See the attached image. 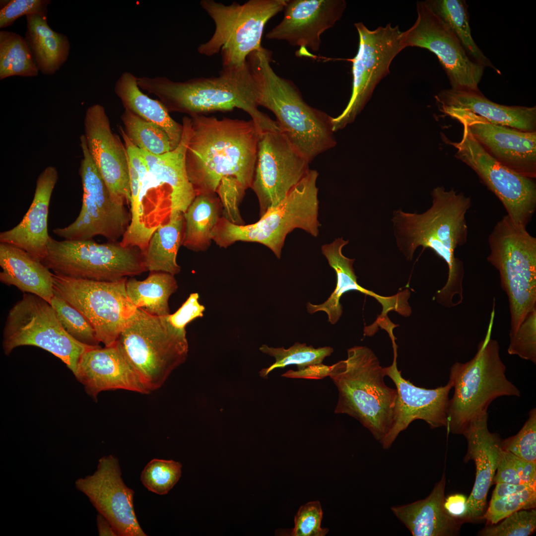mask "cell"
Segmentation results:
<instances>
[{
    "instance_id": "obj_1",
    "label": "cell",
    "mask_w": 536,
    "mask_h": 536,
    "mask_svg": "<svg viewBox=\"0 0 536 536\" xmlns=\"http://www.w3.org/2000/svg\"><path fill=\"white\" fill-rule=\"evenodd\" d=\"M186 155L188 179L196 195L216 194L221 182L234 180L251 187L260 131L246 121L193 115Z\"/></svg>"
},
{
    "instance_id": "obj_2",
    "label": "cell",
    "mask_w": 536,
    "mask_h": 536,
    "mask_svg": "<svg viewBox=\"0 0 536 536\" xmlns=\"http://www.w3.org/2000/svg\"><path fill=\"white\" fill-rule=\"evenodd\" d=\"M432 205L422 213L395 210L392 218L394 234L400 251L411 260L419 247L430 248L441 258L448 267L444 286L436 292L441 300L452 303L456 296L463 299V262L455 256L456 249L467 241L468 227L466 219L471 199L454 189L437 187L431 192Z\"/></svg>"
},
{
    "instance_id": "obj_3",
    "label": "cell",
    "mask_w": 536,
    "mask_h": 536,
    "mask_svg": "<svg viewBox=\"0 0 536 536\" xmlns=\"http://www.w3.org/2000/svg\"><path fill=\"white\" fill-rule=\"evenodd\" d=\"M137 84L157 96L169 112L205 115L238 108L250 116L261 132L279 130L276 122L258 109V87L248 63L241 68H222L217 76L181 82L144 76L138 77Z\"/></svg>"
},
{
    "instance_id": "obj_4",
    "label": "cell",
    "mask_w": 536,
    "mask_h": 536,
    "mask_svg": "<svg viewBox=\"0 0 536 536\" xmlns=\"http://www.w3.org/2000/svg\"><path fill=\"white\" fill-rule=\"evenodd\" d=\"M271 56L262 47L247 58L259 89V106L274 114L280 132L311 162L336 145L332 117L309 105L293 82L275 72Z\"/></svg>"
},
{
    "instance_id": "obj_5",
    "label": "cell",
    "mask_w": 536,
    "mask_h": 536,
    "mask_svg": "<svg viewBox=\"0 0 536 536\" xmlns=\"http://www.w3.org/2000/svg\"><path fill=\"white\" fill-rule=\"evenodd\" d=\"M386 376L374 352L362 346L348 349L347 359L330 366L329 374L338 392L334 412L357 419L380 443L393 426L398 397Z\"/></svg>"
},
{
    "instance_id": "obj_6",
    "label": "cell",
    "mask_w": 536,
    "mask_h": 536,
    "mask_svg": "<svg viewBox=\"0 0 536 536\" xmlns=\"http://www.w3.org/2000/svg\"><path fill=\"white\" fill-rule=\"evenodd\" d=\"M493 310L484 338L474 356L466 363L451 367L449 381L454 388L449 400L446 427L448 432L462 434L473 420L487 413L490 404L502 396L520 397V392L506 375V366L498 342L491 338Z\"/></svg>"
},
{
    "instance_id": "obj_7",
    "label": "cell",
    "mask_w": 536,
    "mask_h": 536,
    "mask_svg": "<svg viewBox=\"0 0 536 536\" xmlns=\"http://www.w3.org/2000/svg\"><path fill=\"white\" fill-rule=\"evenodd\" d=\"M181 141L174 149L154 155L140 149L147 168L137 172L139 194L134 211L155 231L172 214L184 213L196 196L187 173L185 155L191 133L190 117L182 119Z\"/></svg>"
},
{
    "instance_id": "obj_8",
    "label": "cell",
    "mask_w": 536,
    "mask_h": 536,
    "mask_svg": "<svg viewBox=\"0 0 536 536\" xmlns=\"http://www.w3.org/2000/svg\"><path fill=\"white\" fill-rule=\"evenodd\" d=\"M488 242L487 260L498 271L508 297L510 336L536 307V238L506 215L496 223Z\"/></svg>"
},
{
    "instance_id": "obj_9",
    "label": "cell",
    "mask_w": 536,
    "mask_h": 536,
    "mask_svg": "<svg viewBox=\"0 0 536 536\" xmlns=\"http://www.w3.org/2000/svg\"><path fill=\"white\" fill-rule=\"evenodd\" d=\"M288 0H250L240 4L225 5L202 0L201 7L213 20L215 30L198 52L210 57L220 53L222 68H241L247 58L261 46L264 28L272 17L283 10Z\"/></svg>"
},
{
    "instance_id": "obj_10",
    "label": "cell",
    "mask_w": 536,
    "mask_h": 536,
    "mask_svg": "<svg viewBox=\"0 0 536 536\" xmlns=\"http://www.w3.org/2000/svg\"><path fill=\"white\" fill-rule=\"evenodd\" d=\"M117 342L150 392L160 388L187 358L186 329H178L167 316L137 310Z\"/></svg>"
},
{
    "instance_id": "obj_11",
    "label": "cell",
    "mask_w": 536,
    "mask_h": 536,
    "mask_svg": "<svg viewBox=\"0 0 536 536\" xmlns=\"http://www.w3.org/2000/svg\"><path fill=\"white\" fill-rule=\"evenodd\" d=\"M42 262L54 273L98 281H115L147 271L137 247L93 239L59 241L50 236Z\"/></svg>"
},
{
    "instance_id": "obj_12",
    "label": "cell",
    "mask_w": 536,
    "mask_h": 536,
    "mask_svg": "<svg viewBox=\"0 0 536 536\" xmlns=\"http://www.w3.org/2000/svg\"><path fill=\"white\" fill-rule=\"evenodd\" d=\"M24 345L37 346L50 352L73 375L82 355L98 347L74 339L64 329L50 303L30 293L24 294L9 310L2 333V346L5 355Z\"/></svg>"
},
{
    "instance_id": "obj_13",
    "label": "cell",
    "mask_w": 536,
    "mask_h": 536,
    "mask_svg": "<svg viewBox=\"0 0 536 536\" xmlns=\"http://www.w3.org/2000/svg\"><path fill=\"white\" fill-rule=\"evenodd\" d=\"M53 275L54 294L87 318L100 342L114 345L137 309L128 298L127 277L107 281Z\"/></svg>"
},
{
    "instance_id": "obj_14",
    "label": "cell",
    "mask_w": 536,
    "mask_h": 536,
    "mask_svg": "<svg viewBox=\"0 0 536 536\" xmlns=\"http://www.w3.org/2000/svg\"><path fill=\"white\" fill-rule=\"evenodd\" d=\"M354 26L359 35V46L352 63V92L348 103L337 117H332L334 132L353 122L370 99L377 85L390 73L394 59L404 47L398 25L391 23L369 30L362 22Z\"/></svg>"
},
{
    "instance_id": "obj_15",
    "label": "cell",
    "mask_w": 536,
    "mask_h": 536,
    "mask_svg": "<svg viewBox=\"0 0 536 536\" xmlns=\"http://www.w3.org/2000/svg\"><path fill=\"white\" fill-rule=\"evenodd\" d=\"M82 153L79 173L83 189L82 203L75 220L64 227L53 229L57 236L69 240H91L102 236L108 242L123 237L131 221L125 205L114 202L88 150L83 134L79 137Z\"/></svg>"
},
{
    "instance_id": "obj_16",
    "label": "cell",
    "mask_w": 536,
    "mask_h": 536,
    "mask_svg": "<svg viewBox=\"0 0 536 536\" xmlns=\"http://www.w3.org/2000/svg\"><path fill=\"white\" fill-rule=\"evenodd\" d=\"M459 142L445 138L457 149V158L471 168L499 199L507 215L516 223L527 227L536 209V184L503 166L492 157L474 138L467 125Z\"/></svg>"
},
{
    "instance_id": "obj_17",
    "label": "cell",
    "mask_w": 536,
    "mask_h": 536,
    "mask_svg": "<svg viewBox=\"0 0 536 536\" xmlns=\"http://www.w3.org/2000/svg\"><path fill=\"white\" fill-rule=\"evenodd\" d=\"M417 18L402 33L405 48L417 47L434 54L445 70L451 89L480 92L484 68L468 55L451 28L426 3L416 2Z\"/></svg>"
},
{
    "instance_id": "obj_18",
    "label": "cell",
    "mask_w": 536,
    "mask_h": 536,
    "mask_svg": "<svg viewBox=\"0 0 536 536\" xmlns=\"http://www.w3.org/2000/svg\"><path fill=\"white\" fill-rule=\"evenodd\" d=\"M310 163L280 130L260 133L251 187L260 216L284 199L310 170Z\"/></svg>"
},
{
    "instance_id": "obj_19",
    "label": "cell",
    "mask_w": 536,
    "mask_h": 536,
    "mask_svg": "<svg viewBox=\"0 0 536 536\" xmlns=\"http://www.w3.org/2000/svg\"><path fill=\"white\" fill-rule=\"evenodd\" d=\"M121 475L118 459L110 455L99 460L92 474L77 479L74 485L110 522L118 536H146L135 513L134 491L124 483Z\"/></svg>"
},
{
    "instance_id": "obj_20",
    "label": "cell",
    "mask_w": 536,
    "mask_h": 536,
    "mask_svg": "<svg viewBox=\"0 0 536 536\" xmlns=\"http://www.w3.org/2000/svg\"><path fill=\"white\" fill-rule=\"evenodd\" d=\"M84 135L91 158L115 203L130 205L129 160L125 145L114 133L104 107H89L84 119Z\"/></svg>"
},
{
    "instance_id": "obj_21",
    "label": "cell",
    "mask_w": 536,
    "mask_h": 536,
    "mask_svg": "<svg viewBox=\"0 0 536 536\" xmlns=\"http://www.w3.org/2000/svg\"><path fill=\"white\" fill-rule=\"evenodd\" d=\"M397 358V351L394 350L392 364L384 368L398 393L393 426L380 442L385 449H389L399 434L414 420H424L432 428L446 427L449 394L453 388L450 381L444 386L432 389L415 386L402 377Z\"/></svg>"
},
{
    "instance_id": "obj_22",
    "label": "cell",
    "mask_w": 536,
    "mask_h": 536,
    "mask_svg": "<svg viewBox=\"0 0 536 536\" xmlns=\"http://www.w3.org/2000/svg\"><path fill=\"white\" fill-rule=\"evenodd\" d=\"M346 7L344 0H288L283 19L266 37L318 52L321 35L341 18Z\"/></svg>"
},
{
    "instance_id": "obj_23",
    "label": "cell",
    "mask_w": 536,
    "mask_h": 536,
    "mask_svg": "<svg viewBox=\"0 0 536 536\" xmlns=\"http://www.w3.org/2000/svg\"><path fill=\"white\" fill-rule=\"evenodd\" d=\"M484 150L501 164L517 173L536 177V131L525 132L490 123L481 118H460Z\"/></svg>"
},
{
    "instance_id": "obj_24",
    "label": "cell",
    "mask_w": 536,
    "mask_h": 536,
    "mask_svg": "<svg viewBox=\"0 0 536 536\" xmlns=\"http://www.w3.org/2000/svg\"><path fill=\"white\" fill-rule=\"evenodd\" d=\"M74 375L94 399L108 390L150 392L117 342L110 346H99L85 351Z\"/></svg>"
},
{
    "instance_id": "obj_25",
    "label": "cell",
    "mask_w": 536,
    "mask_h": 536,
    "mask_svg": "<svg viewBox=\"0 0 536 536\" xmlns=\"http://www.w3.org/2000/svg\"><path fill=\"white\" fill-rule=\"evenodd\" d=\"M439 110L458 120L476 116L492 124L525 132L536 131V107L506 106L496 103L480 92L441 91L435 96Z\"/></svg>"
},
{
    "instance_id": "obj_26",
    "label": "cell",
    "mask_w": 536,
    "mask_h": 536,
    "mask_svg": "<svg viewBox=\"0 0 536 536\" xmlns=\"http://www.w3.org/2000/svg\"><path fill=\"white\" fill-rule=\"evenodd\" d=\"M348 242V240H345L342 238H337L332 243L322 246V254L336 273V284L335 290L324 303L314 305L308 302V313L312 314L324 311L328 315L329 322L335 324L342 313L340 298L345 292L355 290L374 297L382 305L383 311L379 316L381 317H387L388 313L391 311H395L403 316L406 315L410 307L407 303L408 295L406 291L395 296L385 297L367 290L357 283V276L352 266L355 259L346 257L342 252V248Z\"/></svg>"
},
{
    "instance_id": "obj_27",
    "label": "cell",
    "mask_w": 536,
    "mask_h": 536,
    "mask_svg": "<svg viewBox=\"0 0 536 536\" xmlns=\"http://www.w3.org/2000/svg\"><path fill=\"white\" fill-rule=\"evenodd\" d=\"M58 178V170L54 166H48L42 171L27 212L17 225L0 233V243L22 249L42 262L47 255L50 237L48 231L50 200Z\"/></svg>"
},
{
    "instance_id": "obj_28",
    "label": "cell",
    "mask_w": 536,
    "mask_h": 536,
    "mask_svg": "<svg viewBox=\"0 0 536 536\" xmlns=\"http://www.w3.org/2000/svg\"><path fill=\"white\" fill-rule=\"evenodd\" d=\"M488 413L476 418L462 434L468 442V459L474 461L476 476L472 491L467 498L466 518L478 519L484 514L488 491L497 469L501 440L497 434L489 432Z\"/></svg>"
},
{
    "instance_id": "obj_29",
    "label": "cell",
    "mask_w": 536,
    "mask_h": 536,
    "mask_svg": "<svg viewBox=\"0 0 536 536\" xmlns=\"http://www.w3.org/2000/svg\"><path fill=\"white\" fill-rule=\"evenodd\" d=\"M445 485L444 473L425 498L391 507L413 536H450L458 533L459 523L444 508Z\"/></svg>"
},
{
    "instance_id": "obj_30",
    "label": "cell",
    "mask_w": 536,
    "mask_h": 536,
    "mask_svg": "<svg viewBox=\"0 0 536 536\" xmlns=\"http://www.w3.org/2000/svg\"><path fill=\"white\" fill-rule=\"evenodd\" d=\"M0 267L1 283L50 303L54 295L53 273L40 260L22 249L0 243Z\"/></svg>"
},
{
    "instance_id": "obj_31",
    "label": "cell",
    "mask_w": 536,
    "mask_h": 536,
    "mask_svg": "<svg viewBox=\"0 0 536 536\" xmlns=\"http://www.w3.org/2000/svg\"><path fill=\"white\" fill-rule=\"evenodd\" d=\"M115 92L125 109L163 130L170 140L172 150L179 144L183 125L173 120L163 104L143 93L137 84V77L130 72H123L117 81Z\"/></svg>"
},
{
    "instance_id": "obj_32",
    "label": "cell",
    "mask_w": 536,
    "mask_h": 536,
    "mask_svg": "<svg viewBox=\"0 0 536 536\" xmlns=\"http://www.w3.org/2000/svg\"><path fill=\"white\" fill-rule=\"evenodd\" d=\"M26 19L24 38L39 70L45 75L54 74L68 58L70 45L68 38L50 27L47 16L31 14Z\"/></svg>"
},
{
    "instance_id": "obj_33",
    "label": "cell",
    "mask_w": 536,
    "mask_h": 536,
    "mask_svg": "<svg viewBox=\"0 0 536 536\" xmlns=\"http://www.w3.org/2000/svg\"><path fill=\"white\" fill-rule=\"evenodd\" d=\"M184 228L183 213L179 212L172 214L154 231L142 252L147 271L174 275L180 272L177 256L182 245Z\"/></svg>"
},
{
    "instance_id": "obj_34",
    "label": "cell",
    "mask_w": 536,
    "mask_h": 536,
    "mask_svg": "<svg viewBox=\"0 0 536 536\" xmlns=\"http://www.w3.org/2000/svg\"><path fill=\"white\" fill-rule=\"evenodd\" d=\"M221 211V204L216 194L196 195L183 213L182 246L195 252L206 250L212 241V233Z\"/></svg>"
},
{
    "instance_id": "obj_35",
    "label": "cell",
    "mask_w": 536,
    "mask_h": 536,
    "mask_svg": "<svg viewBox=\"0 0 536 536\" xmlns=\"http://www.w3.org/2000/svg\"><path fill=\"white\" fill-rule=\"evenodd\" d=\"M178 289L174 275L164 272H150L143 280L127 279L129 299L136 308L151 315L163 317L170 314L169 299Z\"/></svg>"
},
{
    "instance_id": "obj_36",
    "label": "cell",
    "mask_w": 536,
    "mask_h": 536,
    "mask_svg": "<svg viewBox=\"0 0 536 536\" xmlns=\"http://www.w3.org/2000/svg\"><path fill=\"white\" fill-rule=\"evenodd\" d=\"M425 2L451 28L472 60L500 73L499 69L484 55L471 36L468 5L465 0H428Z\"/></svg>"
},
{
    "instance_id": "obj_37",
    "label": "cell",
    "mask_w": 536,
    "mask_h": 536,
    "mask_svg": "<svg viewBox=\"0 0 536 536\" xmlns=\"http://www.w3.org/2000/svg\"><path fill=\"white\" fill-rule=\"evenodd\" d=\"M39 69L24 38L15 32L0 31V79L12 76L34 77Z\"/></svg>"
},
{
    "instance_id": "obj_38",
    "label": "cell",
    "mask_w": 536,
    "mask_h": 536,
    "mask_svg": "<svg viewBox=\"0 0 536 536\" xmlns=\"http://www.w3.org/2000/svg\"><path fill=\"white\" fill-rule=\"evenodd\" d=\"M121 119L126 135L139 149L154 155L172 150L168 135L158 126L126 109Z\"/></svg>"
},
{
    "instance_id": "obj_39",
    "label": "cell",
    "mask_w": 536,
    "mask_h": 536,
    "mask_svg": "<svg viewBox=\"0 0 536 536\" xmlns=\"http://www.w3.org/2000/svg\"><path fill=\"white\" fill-rule=\"evenodd\" d=\"M263 353L275 358V362L269 367L262 369L260 376L267 378L268 374L276 368H284L288 365H295L298 370L322 363L324 359L333 352L334 349L330 346L314 348L307 346L305 343L296 342L288 348L283 347L274 348L267 345H262L259 348Z\"/></svg>"
},
{
    "instance_id": "obj_40",
    "label": "cell",
    "mask_w": 536,
    "mask_h": 536,
    "mask_svg": "<svg viewBox=\"0 0 536 536\" xmlns=\"http://www.w3.org/2000/svg\"><path fill=\"white\" fill-rule=\"evenodd\" d=\"M50 304L55 310L64 329L71 337L87 345L99 346L100 342L94 328L79 310L55 294Z\"/></svg>"
},
{
    "instance_id": "obj_41",
    "label": "cell",
    "mask_w": 536,
    "mask_h": 536,
    "mask_svg": "<svg viewBox=\"0 0 536 536\" xmlns=\"http://www.w3.org/2000/svg\"><path fill=\"white\" fill-rule=\"evenodd\" d=\"M182 465L173 460L153 459L145 466L140 480L149 491L165 495L172 489L181 476Z\"/></svg>"
},
{
    "instance_id": "obj_42",
    "label": "cell",
    "mask_w": 536,
    "mask_h": 536,
    "mask_svg": "<svg viewBox=\"0 0 536 536\" xmlns=\"http://www.w3.org/2000/svg\"><path fill=\"white\" fill-rule=\"evenodd\" d=\"M496 470V475L493 479L496 483L536 486V463L523 459L501 448Z\"/></svg>"
},
{
    "instance_id": "obj_43",
    "label": "cell",
    "mask_w": 536,
    "mask_h": 536,
    "mask_svg": "<svg viewBox=\"0 0 536 536\" xmlns=\"http://www.w3.org/2000/svg\"><path fill=\"white\" fill-rule=\"evenodd\" d=\"M536 488L530 487L515 494L491 499L484 518L491 525H494L516 511L534 508L536 504Z\"/></svg>"
},
{
    "instance_id": "obj_44",
    "label": "cell",
    "mask_w": 536,
    "mask_h": 536,
    "mask_svg": "<svg viewBox=\"0 0 536 536\" xmlns=\"http://www.w3.org/2000/svg\"><path fill=\"white\" fill-rule=\"evenodd\" d=\"M500 524L492 525L480 532L484 536H528L536 529V511L523 509L507 516Z\"/></svg>"
},
{
    "instance_id": "obj_45",
    "label": "cell",
    "mask_w": 536,
    "mask_h": 536,
    "mask_svg": "<svg viewBox=\"0 0 536 536\" xmlns=\"http://www.w3.org/2000/svg\"><path fill=\"white\" fill-rule=\"evenodd\" d=\"M501 448L529 462L536 463V409L529 412V418L515 435L501 441Z\"/></svg>"
},
{
    "instance_id": "obj_46",
    "label": "cell",
    "mask_w": 536,
    "mask_h": 536,
    "mask_svg": "<svg viewBox=\"0 0 536 536\" xmlns=\"http://www.w3.org/2000/svg\"><path fill=\"white\" fill-rule=\"evenodd\" d=\"M508 352L536 363V307L525 317L516 332L510 335Z\"/></svg>"
},
{
    "instance_id": "obj_47",
    "label": "cell",
    "mask_w": 536,
    "mask_h": 536,
    "mask_svg": "<svg viewBox=\"0 0 536 536\" xmlns=\"http://www.w3.org/2000/svg\"><path fill=\"white\" fill-rule=\"evenodd\" d=\"M323 511L319 501L308 502L301 506L294 517L292 536H324L329 529L322 528Z\"/></svg>"
},
{
    "instance_id": "obj_48",
    "label": "cell",
    "mask_w": 536,
    "mask_h": 536,
    "mask_svg": "<svg viewBox=\"0 0 536 536\" xmlns=\"http://www.w3.org/2000/svg\"><path fill=\"white\" fill-rule=\"evenodd\" d=\"M50 0H11L0 10V28L13 24L22 16L38 14L47 16Z\"/></svg>"
},
{
    "instance_id": "obj_49",
    "label": "cell",
    "mask_w": 536,
    "mask_h": 536,
    "mask_svg": "<svg viewBox=\"0 0 536 536\" xmlns=\"http://www.w3.org/2000/svg\"><path fill=\"white\" fill-rule=\"evenodd\" d=\"M199 299L198 293H191L174 313L167 316L169 322L178 329H186L187 325L192 321L202 317L205 307L200 303Z\"/></svg>"
},
{
    "instance_id": "obj_50",
    "label": "cell",
    "mask_w": 536,
    "mask_h": 536,
    "mask_svg": "<svg viewBox=\"0 0 536 536\" xmlns=\"http://www.w3.org/2000/svg\"><path fill=\"white\" fill-rule=\"evenodd\" d=\"M330 370V366L321 363L297 371L290 370L283 374L282 376L291 378L321 379L329 376Z\"/></svg>"
},
{
    "instance_id": "obj_51",
    "label": "cell",
    "mask_w": 536,
    "mask_h": 536,
    "mask_svg": "<svg viewBox=\"0 0 536 536\" xmlns=\"http://www.w3.org/2000/svg\"><path fill=\"white\" fill-rule=\"evenodd\" d=\"M467 498L463 494H456L445 498L444 506L447 513L458 518H466L467 513Z\"/></svg>"
},
{
    "instance_id": "obj_52",
    "label": "cell",
    "mask_w": 536,
    "mask_h": 536,
    "mask_svg": "<svg viewBox=\"0 0 536 536\" xmlns=\"http://www.w3.org/2000/svg\"><path fill=\"white\" fill-rule=\"evenodd\" d=\"M532 487L536 486L526 484H514L506 482H497L493 491L491 499H497L515 494Z\"/></svg>"
},
{
    "instance_id": "obj_53",
    "label": "cell",
    "mask_w": 536,
    "mask_h": 536,
    "mask_svg": "<svg viewBox=\"0 0 536 536\" xmlns=\"http://www.w3.org/2000/svg\"><path fill=\"white\" fill-rule=\"evenodd\" d=\"M96 523L99 536H117L110 522L100 514L97 515Z\"/></svg>"
}]
</instances>
